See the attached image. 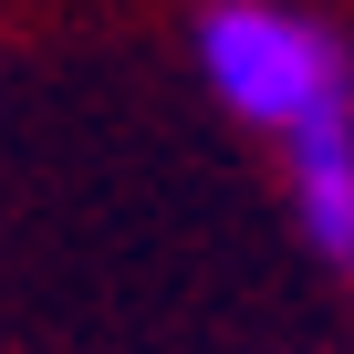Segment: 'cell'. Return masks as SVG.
Masks as SVG:
<instances>
[{
    "instance_id": "6da1fadb",
    "label": "cell",
    "mask_w": 354,
    "mask_h": 354,
    "mask_svg": "<svg viewBox=\"0 0 354 354\" xmlns=\"http://www.w3.org/2000/svg\"><path fill=\"white\" fill-rule=\"evenodd\" d=\"M198 84L230 125L292 146L302 125L354 115V42L302 0H198Z\"/></svg>"
},
{
    "instance_id": "7a4b0ae2",
    "label": "cell",
    "mask_w": 354,
    "mask_h": 354,
    "mask_svg": "<svg viewBox=\"0 0 354 354\" xmlns=\"http://www.w3.org/2000/svg\"><path fill=\"white\" fill-rule=\"evenodd\" d=\"M281 188H292V230L323 261H354V115L302 125L281 146Z\"/></svg>"
}]
</instances>
